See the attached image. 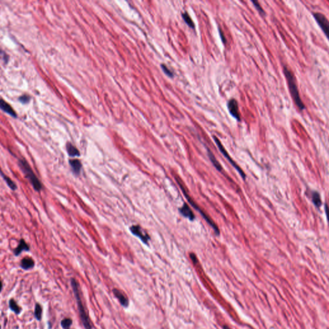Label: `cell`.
Returning <instances> with one entry per match:
<instances>
[{
  "instance_id": "cell-8",
  "label": "cell",
  "mask_w": 329,
  "mask_h": 329,
  "mask_svg": "<svg viewBox=\"0 0 329 329\" xmlns=\"http://www.w3.org/2000/svg\"><path fill=\"white\" fill-rule=\"evenodd\" d=\"M130 230L133 235L138 236V238H140L143 243L148 244V242L150 240V236L147 233H145L143 231V229L140 226L135 225L131 226L130 228Z\"/></svg>"
},
{
  "instance_id": "cell-11",
  "label": "cell",
  "mask_w": 329,
  "mask_h": 329,
  "mask_svg": "<svg viewBox=\"0 0 329 329\" xmlns=\"http://www.w3.org/2000/svg\"><path fill=\"white\" fill-rule=\"evenodd\" d=\"M180 212L181 215L190 221H194L195 219V215L187 203L184 204L183 206L180 209Z\"/></svg>"
},
{
  "instance_id": "cell-4",
  "label": "cell",
  "mask_w": 329,
  "mask_h": 329,
  "mask_svg": "<svg viewBox=\"0 0 329 329\" xmlns=\"http://www.w3.org/2000/svg\"><path fill=\"white\" fill-rule=\"evenodd\" d=\"M177 183H178V184L180 185V187H181V190H182V191H183L184 195H185V197H187V199L188 201L190 202V205H192V206L197 210V211H198V212L200 213V214L202 215V217L204 218V219H205V220L207 222V223L208 224V225L213 228V229L214 230L215 233L217 235H219V234H220V231H219L218 226L216 225V224H215V222L212 221V219L211 218H210V217H209L206 214H205V212H203L202 210V209H201L198 205H197V203H195V202L191 199V197H190L188 195V194L187 192L185 191V188H184V187L182 186L181 184L178 181H177Z\"/></svg>"
},
{
  "instance_id": "cell-16",
  "label": "cell",
  "mask_w": 329,
  "mask_h": 329,
  "mask_svg": "<svg viewBox=\"0 0 329 329\" xmlns=\"http://www.w3.org/2000/svg\"><path fill=\"white\" fill-rule=\"evenodd\" d=\"M66 150L68 155L70 157H76L80 156V153L78 150L70 143H67Z\"/></svg>"
},
{
  "instance_id": "cell-3",
  "label": "cell",
  "mask_w": 329,
  "mask_h": 329,
  "mask_svg": "<svg viewBox=\"0 0 329 329\" xmlns=\"http://www.w3.org/2000/svg\"><path fill=\"white\" fill-rule=\"evenodd\" d=\"M19 165L20 168L22 170L23 173L25 175L26 178L28 179L32 185L34 187L36 191L39 192L42 189V184L39 181L35 174L33 172L31 167L25 160H19Z\"/></svg>"
},
{
  "instance_id": "cell-19",
  "label": "cell",
  "mask_w": 329,
  "mask_h": 329,
  "mask_svg": "<svg viewBox=\"0 0 329 329\" xmlns=\"http://www.w3.org/2000/svg\"><path fill=\"white\" fill-rule=\"evenodd\" d=\"M0 174H1L2 176L3 177V180L6 181V184H7V185L9 187V188L10 189H12V190H16V188H17V186L16 184L14 183V182L10 178H9V177L8 176H6V175H5L2 172V170H0Z\"/></svg>"
},
{
  "instance_id": "cell-9",
  "label": "cell",
  "mask_w": 329,
  "mask_h": 329,
  "mask_svg": "<svg viewBox=\"0 0 329 329\" xmlns=\"http://www.w3.org/2000/svg\"><path fill=\"white\" fill-rule=\"evenodd\" d=\"M0 109L3 111L5 113L9 114L13 118H16L17 114L16 111L13 109L12 106L9 104L6 101H5L2 98H0Z\"/></svg>"
},
{
  "instance_id": "cell-13",
  "label": "cell",
  "mask_w": 329,
  "mask_h": 329,
  "mask_svg": "<svg viewBox=\"0 0 329 329\" xmlns=\"http://www.w3.org/2000/svg\"><path fill=\"white\" fill-rule=\"evenodd\" d=\"M34 265L35 263L34 260L29 257L23 259L21 262V267L22 269H25V270H28V269L33 268L34 267Z\"/></svg>"
},
{
  "instance_id": "cell-10",
  "label": "cell",
  "mask_w": 329,
  "mask_h": 329,
  "mask_svg": "<svg viewBox=\"0 0 329 329\" xmlns=\"http://www.w3.org/2000/svg\"><path fill=\"white\" fill-rule=\"evenodd\" d=\"M113 294L115 297L120 301V304L125 308H127L129 305V301L128 298L125 296L122 291L117 289H114L113 290Z\"/></svg>"
},
{
  "instance_id": "cell-21",
  "label": "cell",
  "mask_w": 329,
  "mask_h": 329,
  "mask_svg": "<svg viewBox=\"0 0 329 329\" xmlns=\"http://www.w3.org/2000/svg\"><path fill=\"white\" fill-rule=\"evenodd\" d=\"M42 312H43V309H42L41 306L39 305L38 303H37V304L35 305L34 316H35V318H36V320H37L38 321H41V320Z\"/></svg>"
},
{
  "instance_id": "cell-6",
  "label": "cell",
  "mask_w": 329,
  "mask_h": 329,
  "mask_svg": "<svg viewBox=\"0 0 329 329\" xmlns=\"http://www.w3.org/2000/svg\"><path fill=\"white\" fill-rule=\"evenodd\" d=\"M312 15L315 19V20L316 21L318 25H319V27L322 30V31L323 32L325 36L328 37L329 24H328V21L327 18L326 17V16L324 14H321V13H320V12L312 13Z\"/></svg>"
},
{
  "instance_id": "cell-29",
  "label": "cell",
  "mask_w": 329,
  "mask_h": 329,
  "mask_svg": "<svg viewBox=\"0 0 329 329\" xmlns=\"http://www.w3.org/2000/svg\"><path fill=\"white\" fill-rule=\"evenodd\" d=\"M223 329H231V328H229L228 326H227V325H224V326H223Z\"/></svg>"
},
{
  "instance_id": "cell-25",
  "label": "cell",
  "mask_w": 329,
  "mask_h": 329,
  "mask_svg": "<svg viewBox=\"0 0 329 329\" xmlns=\"http://www.w3.org/2000/svg\"><path fill=\"white\" fill-rule=\"evenodd\" d=\"M161 68L163 69V71L164 72V73H165L167 75H168L170 77H173V73L165 65L161 64Z\"/></svg>"
},
{
  "instance_id": "cell-30",
  "label": "cell",
  "mask_w": 329,
  "mask_h": 329,
  "mask_svg": "<svg viewBox=\"0 0 329 329\" xmlns=\"http://www.w3.org/2000/svg\"><path fill=\"white\" fill-rule=\"evenodd\" d=\"M0 329H2V326H1V325H0Z\"/></svg>"
},
{
  "instance_id": "cell-14",
  "label": "cell",
  "mask_w": 329,
  "mask_h": 329,
  "mask_svg": "<svg viewBox=\"0 0 329 329\" xmlns=\"http://www.w3.org/2000/svg\"><path fill=\"white\" fill-rule=\"evenodd\" d=\"M30 248L27 244V243L23 239H21L20 242H19V244L18 246L14 249V255L16 256H18L23 251H29Z\"/></svg>"
},
{
  "instance_id": "cell-18",
  "label": "cell",
  "mask_w": 329,
  "mask_h": 329,
  "mask_svg": "<svg viewBox=\"0 0 329 329\" xmlns=\"http://www.w3.org/2000/svg\"><path fill=\"white\" fill-rule=\"evenodd\" d=\"M9 307L10 310L16 314H19L21 311V308L17 304L16 301L13 299L9 300Z\"/></svg>"
},
{
  "instance_id": "cell-23",
  "label": "cell",
  "mask_w": 329,
  "mask_h": 329,
  "mask_svg": "<svg viewBox=\"0 0 329 329\" xmlns=\"http://www.w3.org/2000/svg\"><path fill=\"white\" fill-rule=\"evenodd\" d=\"M72 320L70 318H64L61 322V327L63 329H70V327L72 325Z\"/></svg>"
},
{
  "instance_id": "cell-26",
  "label": "cell",
  "mask_w": 329,
  "mask_h": 329,
  "mask_svg": "<svg viewBox=\"0 0 329 329\" xmlns=\"http://www.w3.org/2000/svg\"><path fill=\"white\" fill-rule=\"evenodd\" d=\"M219 35H220V37L221 39V41L222 42L223 44H225L227 42L226 41V39L225 37V35H224V33H223L222 30L220 28H219Z\"/></svg>"
},
{
  "instance_id": "cell-22",
  "label": "cell",
  "mask_w": 329,
  "mask_h": 329,
  "mask_svg": "<svg viewBox=\"0 0 329 329\" xmlns=\"http://www.w3.org/2000/svg\"><path fill=\"white\" fill-rule=\"evenodd\" d=\"M253 4L255 8L256 9V10H257L259 12V14L262 16H265L266 15V12L264 10V9H263V8L261 6V5H260L259 2H257V1H255V0H253V1L251 2Z\"/></svg>"
},
{
  "instance_id": "cell-7",
  "label": "cell",
  "mask_w": 329,
  "mask_h": 329,
  "mask_svg": "<svg viewBox=\"0 0 329 329\" xmlns=\"http://www.w3.org/2000/svg\"><path fill=\"white\" fill-rule=\"evenodd\" d=\"M227 107L230 115L238 122H240L241 118L238 102L236 101L235 98H231L228 102Z\"/></svg>"
},
{
  "instance_id": "cell-20",
  "label": "cell",
  "mask_w": 329,
  "mask_h": 329,
  "mask_svg": "<svg viewBox=\"0 0 329 329\" xmlns=\"http://www.w3.org/2000/svg\"><path fill=\"white\" fill-rule=\"evenodd\" d=\"M182 17L184 19V21H185V22L188 25L189 27L192 28H195V25L192 21V19L191 17H190V16H189V14L187 12H185V13H183V14H182Z\"/></svg>"
},
{
  "instance_id": "cell-5",
  "label": "cell",
  "mask_w": 329,
  "mask_h": 329,
  "mask_svg": "<svg viewBox=\"0 0 329 329\" xmlns=\"http://www.w3.org/2000/svg\"><path fill=\"white\" fill-rule=\"evenodd\" d=\"M213 138H214V140L215 142V143H216L217 146L218 147L219 150L221 151V153L223 154V156H225L226 158L229 161V162L232 164V165L237 170V172H239V174H240V176L242 177V178L245 180H246V174L244 173V171H243V170L237 164H236L234 161L233 160L232 158L231 157H230V156L228 154V152L226 150V149H225V147H223L222 144L221 143V142H220V140L218 139L217 137H216L215 136H213Z\"/></svg>"
},
{
  "instance_id": "cell-27",
  "label": "cell",
  "mask_w": 329,
  "mask_h": 329,
  "mask_svg": "<svg viewBox=\"0 0 329 329\" xmlns=\"http://www.w3.org/2000/svg\"><path fill=\"white\" fill-rule=\"evenodd\" d=\"M190 258L192 259V261H193L194 263H196V262H197V258H196V256H195V255L194 254H193V253L190 254Z\"/></svg>"
},
{
  "instance_id": "cell-1",
  "label": "cell",
  "mask_w": 329,
  "mask_h": 329,
  "mask_svg": "<svg viewBox=\"0 0 329 329\" xmlns=\"http://www.w3.org/2000/svg\"><path fill=\"white\" fill-rule=\"evenodd\" d=\"M283 71H284V75L287 82L289 91H290L291 95L293 98V100H294L295 105L300 111H304L305 109V106L301 99L298 88L297 84V80H296V77L294 73L287 66H284Z\"/></svg>"
},
{
  "instance_id": "cell-2",
  "label": "cell",
  "mask_w": 329,
  "mask_h": 329,
  "mask_svg": "<svg viewBox=\"0 0 329 329\" xmlns=\"http://www.w3.org/2000/svg\"><path fill=\"white\" fill-rule=\"evenodd\" d=\"M71 284L72 286V289H73L75 297L77 303L78 312H79L81 320L82 321V323L84 325V327L85 328V329H92V325H91V321L89 320V317L88 313L86 312V311H85V309L84 307L83 303L81 298L79 289H78V287H79V285H78V282L75 278L71 279Z\"/></svg>"
},
{
  "instance_id": "cell-17",
  "label": "cell",
  "mask_w": 329,
  "mask_h": 329,
  "mask_svg": "<svg viewBox=\"0 0 329 329\" xmlns=\"http://www.w3.org/2000/svg\"><path fill=\"white\" fill-rule=\"evenodd\" d=\"M312 201L316 207L320 208L321 206V197L318 192L317 191H313L312 193Z\"/></svg>"
},
{
  "instance_id": "cell-12",
  "label": "cell",
  "mask_w": 329,
  "mask_h": 329,
  "mask_svg": "<svg viewBox=\"0 0 329 329\" xmlns=\"http://www.w3.org/2000/svg\"><path fill=\"white\" fill-rule=\"evenodd\" d=\"M69 163L74 173L77 175L79 174L82 168L81 162L78 160H70Z\"/></svg>"
},
{
  "instance_id": "cell-15",
  "label": "cell",
  "mask_w": 329,
  "mask_h": 329,
  "mask_svg": "<svg viewBox=\"0 0 329 329\" xmlns=\"http://www.w3.org/2000/svg\"><path fill=\"white\" fill-rule=\"evenodd\" d=\"M207 151H208V156L209 159L210 160V161H211L212 163L213 164V165L215 167V168L217 170H219V172H221V170L222 169L221 164L219 163L217 160L215 158V157L213 154V153H212V151H210V150L209 149H207Z\"/></svg>"
},
{
  "instance_id": "cell-28",
  "label": "cell",
  "mask_w": 329,
  "mask_h": 329,
  "mask_svg": "<svg viewBox=\"0 0 329 329\" xmlns=\"http://www.w3.org/2000/svg\"><path fill=\"white\" fill-rule=\"evenodd\" d=\"M2 289H3V284H2V282L0 280V293L2 292Z\"/></svg>"
},
{
  "instance_id": "cell-24",
  "label": "cell",
  "mask_w": 329,
  "mask_h": 329,
  "mask_svg": "<svg viewBox=\"0 0 329 329\" xmlns=\"http://www.w3.org/2000/svg\"><path fill=\"white\" fill-rule=\"evenodd\" d=\"M19 100L23 104H27L30 102V97L27 95H23L19 98Z\"/></svg>"
}]
</instances>
